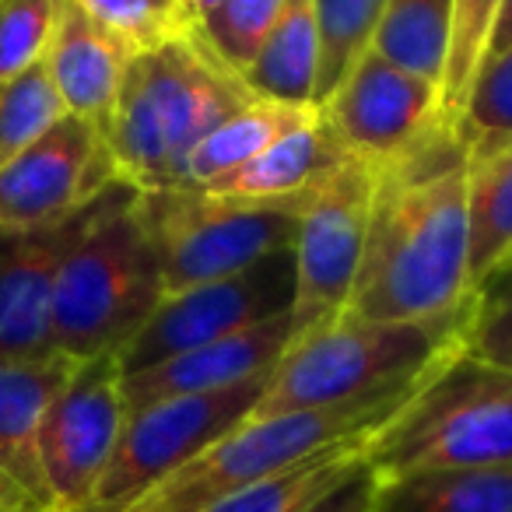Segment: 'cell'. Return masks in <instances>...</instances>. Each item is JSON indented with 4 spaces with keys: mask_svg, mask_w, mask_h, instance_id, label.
<instances>
[{
    "mask_svg": "<svg viewBox=\"0 0 512 512\" xmlns=\"http://www.w3.org/2000/svg\"><path fill=\"white\" fill-rule=\"evenodd\" d=\"M467 155L453 127L379 172L362 267L348 313L358 320H428L470 299Z\"/></svg>",
    "mask_w": 512,
    "mask_h": 512,
    "instance_id": "1",
    "label": "cell"
},
{
    "mask_svg": "<svg viewBox=\"0 0 512 512\" xmlns=\"http://www.w3.org/2000/svg\"><path fill=\"white\" fill-rule=\"evenodd\" d=\"M137 193L127 179L109 183L60 256L53 337L71 362L120 355L165 299L158 256L137 218Z\"/></svg>",
    "mask_w": 512,
    "mask_h": 512,
    "instance_id": "2",
    "label": "cell"
},
{
    "mask_svg": "<svg viewBox=\"0 0 512 512\" xmlns=\"http://www.w3.org/2000/svg\"><path fill=\"white\" fill-rule=\"evenodd\" d=\"M249 99L193 29L137 53L106 127L116 169L137 190L183 186L193 148Z\"/></svg>",
    "mask_w": 512,
    "mask_h": 512,
    "instance_id": "3",
    "label": "cell"
},
{
    "mask_svg": "<svg viewBox=\"0 0 512 512\" xmlns=\"http://www.w3.org/2000/svg\"><path fill=\"white\" fill-rule=\"evenodd\" d=\"M467 316L470 299L428 320H358L341 309L295 337L249 418L334 407L418 383L463 348Z\"/></svg>",
    "mask_w": 512,
    "mask_h": 512,
    "instance_id": "4",
    "label": "cell"
},
{
    "mask_svg": "<svg viewBox=\"0 0 512 512\" xmlns=\"http://www.w3.org/2000/svg\"><path fill=\"white\" fill-rule=\"evenodd\" d=\"M379 481L512 463V369L456 348L365 449Z\"/></svg>",
    "mask_w": 512,
    "mask_h": 512,
    "instance_id": "5",
    "label": "cell"
},
{
    "mask_svg": "<svg viewBox=\"0 0 512 512\" xmlns=\"http://www.w3.org/2000/svg\"><path fill=\"white\" fill-rule=\"evenodd\" d=\"M425 379L362 400H348V404L309 407V411H288L274 418H246L228 435H221L214 446H207L197 460H190L183 470L165 477L158 488H151L127 512H200L225 498L228 491L281 474L309 456H320L344 442L372 439L418 393Z\"/></svg>",
    "mask_w": 512,
    "mask_h": 512,
    "instance_id": "6",
    "label": "cell"
},
{
    "mask_svg": "<svg viewBox=\"0 0 512 512\" xmlns=\"http://www.w3.org/2000/svg\"><path fill=\"white\" fill-rule=\"evenodd\" d=\"M309 193L288 200L221 197L204 186L137 193V218L158 256L165 295L228 278L292 249Z\"/></svg>",
    "mask_w": 512,
    "mask_h": 512,
    "instance_id": "7",
    "label": "cell"
},
{
    "mask_svg": "<svg viewBox=\"0 0 512 512\" xmlns=\"http://www.w3.org/2000/svg\"><path fill=\"white\" fill-rule=\"evenodd\" d=\"M274 372V369H271ZM271 372L214 393H186L127 411L113 460L81 512H127L151 488L197 460L207 446L228 435L260 404Z\"/></svg>",
    "mask_w": 512,
    "mask_h": 512,
    "instance_id": "8",
    "label": "cell"
},
{
    "mask_svg": "<svg viewBox=\"0 0 512 512\" xmlns=\"http://www.w3.org/2000/svg\"><path fill=\"white\" fill-rule=\"evenodd\" d=\"M295 306V246L267 256L228 278L169 292L141 334L120 351L123 376L211 344L218 337L260 327L292 313Z\"/></svg>",
    "mask_w": 512,
    "mask_h": 512,
    "instance_id": "9",
    "label": "cell"
},
{
    "mask_svg": "<svg viewBox=\"0 0 512 512\" xmlns=\"http://www.w3.org/2000/svg\"><path fill=\"white\" fill-rule=\"evenodd\" d=\"M376 190L379 169L351 155L309 190L295 239V334L348 309Z\"/></svg>",
    "mask_w": 512,
    "mask_h": 512,
    "instance_id": "10",
    "label": "cell"
},
{
    "mask_svg": "<svg viewBox=\"0 0 512 512\" xmlns=\"http://www.w3.org/2000/svg\"><path fill=\"white\" fill-rule=\"evenodd\" d=\"M127 421L120 355H95L74 365L53 397L39 435L50 512H81L92 502L116 439Z\"/></svg>",
    "mask_w": 512,
    "mask_h": 512,
    "instance_id": "11",
    "label": "cell"
},
{
    "mask_svg": "<svg viewBox=\"0 0 512 512\" xmlns=\"http://www.w3.org/2000/svg\"><path fill=\"white\" fill-rule=\"evenodd\" d=\"M320 109L344 155L376 165L379 172L411 155L435 130L449 127L442 88L372 50L358 57Z\"/></svg>",
    "mask_w": 512,
    "mask_h": 512,
    "instance_id": "12",
    "label": "cell"
},
{
    "mask_svg": "<svg viewBox=\"0 0 512 512\" xmlns=\"http://www.w3.org/2000/svg\"><path fill=\"white\" fill-rule=\"evenodd\" d=\"M120 169L95 123L67 113L0 169V228L57 225L85 211Z\"/></svg>",
    "mask_w": 512,
    "mask_h": 512,
    "instance_id": "13",
    "label": "cell"
},
{
    "mask_svg": "<svg viewBox=\"0 0 512 512\" xmlns=\"http://www.w3.org/2000/svg\"><path fill=\"white\" fill-rule=\"evenodd\" d=\"M85 211L57 225L0 228V369L60 358L53 337V281Z\"/></svg>",
    "mask_w": 512,
    "mask_h": 512,
    "instance_id": "14",
    "label": "cell"
},
{
    "mask_svg": "<svg viewBox=\"0 0 512 512\" xmlns=\"http://www.w3.org/2000/svg\"><path fill=\"white\" fill-rule=\"evenodd\" d=\"M295 320L292 313L267 320L260 327L239 330V334L218 337L211 344H200L193 351L158 362L151 369L130 372L123 376V400L127 411L158 404L169 397H186V393H214L239 386L246 379H256L271 372L281 362L295 341Z\"/></svg>",
    "mask_w": 512,
    "mask_h": 512,
    "instance_id": "15",
    "label": "cell"
},
{
    "mask_svg": "<svg viewBox=\"0 0 512 512\" xmlns=\"http://www.w3.org/2000/svg\"><path fill=\"white\" fill-rule=\"evenodd\" d=\"M67 113L95 123L106 134L134 53L102 29L78 0H57L53 36L43 57Z\"/></svg>",
    "mask_w": 512,
    "mask_h": 512,
    "instance_id": "16",
    "label": "cell"
},
{
    "mask_svg": "<svg viewBox=\"0 0 512 512\" xmlns=\"http://www.w3.org/2000/svg\"><path fill=\"white\" fill-rule=\"evenodd\" d=\"M71 358H50L32 365H4L0 369V470L32 498L43 512H50V491L43 477L39 435L53 397L64 390L74 372Z\"/></svg>",
    "mask_w": 512,
    "mask_h": 512,
    "instance_id": "17",
    "label": "cell"
},
{
    "mask_svg": "<svg viewBox=\"0 0 512 512\" xmlns=\"http://www.w3.org/2000/svg\"><path fill=\"white\" fill-rule=\"evenodd\" d=\"M344 158L337 137L330 134L323 109L316 106L299 127L271 144L264 155H256L249 165L228 172L225 179L204 186L221 197L242 200H288L309 193L337 162Z\"/></svg>",
    "mask_w": 512,
    "mask_h": 512,
    "instance_id": "18",
    "label": "cell"
},
{
    "mask_svg": "<svg viewBox=\"0 0 512 512\" xmlns=\"http://www.w3.org/2000/svg\"><path fill=\"white\" fill-rule=\"evenodd\" d=\"M239 81L253 99L316 106L320 81V22L316 0H288L285 15L239 71Z\"/></svg>",
    "mask_w": 512,
    "mask_h": 512,
    "instance_id": "19",
    "label": "cell"
},
{
    "mask_svg": "<svg viewBox=\"0 0 512 512\" xmlns=\"http://www.w3.org/2000/svg\"><path fill=\"white\" fill-rule=\"evenodd\" d=\"M372 512H512V463L390 477L379 481Z\"/></svg>",
    "mask_w": 512,
    "mask_h": 512,
    "instance_id": "20",
    "label": "cell"
},
{
    "mask_svg": "<svg viewBox=\"0 0 512 512\" xmlns=\"http://www.w3.org/2000/svg\"><path fill=\"white\" fill-rule=\"evenodd\" d=\"M316 106H288V102L249 99L232 116L218 123L204 141L193 148L186 162L183 186H211L225 179L228 172L249 165L256 155H264L278 137L299 127Z\"/></svg>",
    "mask_w": 512,
    "mask_h": 512,
    "instance_id": "21",
    "label": "cell"
},
{
    "mask_svg": "<svg viewBox=\"0 0 512 512\" xmlns=\"http://www.w3.org/2000/svg\"><path fill=\"white\" fill-rule=\"evenodd\" d=\"M369 442L372 439L344 442V446H334L320 456H309V460L295 463L281 474L246 484L239 491H228L225 498H218L200 512H306L309 505L330 495L337 484H344L362 467Z\"/></svg>",
    "mask_w": 512,
    "mask_h": 512,
    "instance_id": "22",
    "label": "cell"
},
{
    "mask_svg": "<svg viewBox=\"0 0 512 512\" xmlns=\"http://www.w3.org/2000/svg\"><path fill=\"white\" fill-rule=\"evenodd\" d=\"M456 0H386L372 53L442 88Z\"/></svg>",
    "mask_w": 512,
    "mask_h": 512,
    "instance_id": "23",
    "label": "cell"
},
{
    "mask_svg": "<svg viewBox=\"0 0 512 512\" xmlns=\"http://www.w3.org/2000/svg\"><path fill=\"white\" fill-rule=\"evenodd\" d=\"M467 278L470 292L512 260V148L484 165H467Z\"/></svg>",
    "mask_w": 512,
    "mask_h": 512,
    "instance_id": "24",
    "label": "cell"
},
{
    "mask_svg": "<svg viewBox=\"0 0 512 512\" xmlns=\"http://www.w3.org/2000/svg\"><path fill=\"white\" fill-rule=\"evenodd\" d=\"M453 134L467 165H484L512 148V43L484 53L453 116Z\"/></svg>",
    "mask_w": 512,
    "mask_h": 512,
    "instance_id": "25",
    "label": "cell"
},
{
    "mask_svg": "<svg viewBox=\"0 0 512 512\" xmlns=\"http://www.w3.org/2000/svg\"><path fill=\"white\" fill-rule=\"evenodd\" d=\"M386 0H316L320 22V81H316V106L337 92L348 71L372 46Z\"/></svg>",
    "mask_w": 512,
    "mask_h": 512,
    "instance_id": "26",
    "label": "cell"
},
{
    "mask_svg": "<svg viewBox=\"0 0 512 512\" xmlns=\"http://www.w3.org/2000/svg\"><path fill=\"white\" fill-rule=\"evenodd\" d=\"M60 116H67V106L46 64L0 81V169L36 144Z\"/></svg>",
    "mask_w": 512,
    "mask_h": 512,
    "instance_id": "27",
    "label": "cell"
},
{
    "mask_svg": "<svg viewBox=\"0 0 512 512\" xmlns=\"http://www.w3.org/2000/svg\"><path fill=\"white\" fill-rule=\"evenodd\" d=\"M285 8L288 0H221L193 32L239 78V71L256 57Z\"/></svg>",
    "mask_w": 512,
    "mask_h": 512,
    "instance_id": "28",
    "label": "cell"
},
{
    "mask_svg": "<svg viewBox=\"0 0 512 512\" xmlns=\"http://www.w3.org/2000/svg\"><path fill=\"white\" fill-rule=\"evenodd\" d=\"M130 53H148L190 32L183 0H78Z\"/></svg>",
    "mask_w": 512,
    "mask_h": 512,
    "instance_id": "29",
    "label": "cell"
},
{
    "mask_svg": "<svg viewBox=\"0 0 512 512\" xmlns=\"http://www.w3.org/2000/svg\"><path fill=\"white\" fill-rule=\"evenodd\" d=\"M463 351L498 369H512V260L495 267L470 292Z\"/></svg>",
    "mask_w": 512,
    "mask_h": 512,
    "instance_id": "30",
    "label": "cell"
},
{
    "mask_svg": "<svg viewBox=\"0 0 512 512\" xmlns=\"http://www.w3.org/2000/svg\"><path fill=\"white\" fill-rule=\"evenodd\" d=\"M495 15L498 0H456L453 39H449L446 78H442V113H446L449 127H453V116L460 113V102L467 95L477 64L484 60Z\"/></svg>",
    "mask_w": 512,
    "mask_h": 512,
    "instance_id": "31",
    "label": "cell"
},
{
    "mask_svg": "<svg viewBox=\"0 0 512 512\" xmlns=\"http://www.w3.org/2000/svg\"><path fill=\"white\" fill-rule=\"evenodd\" d=\"M57 0H0V81L43 64Z\"/></svg>",
    "mask_w": 512,
    "mask_h": 512,
    "instance_id": "32",
    "label": "cell"
},
{
    "mask_svg": "<svg viewBox=\"0 0 512 512\" xmlns=\"http://www.w3.org/2000/svg\"><path fill=\"white\" fill-rule=\"evenodd\" d=\"M376 488H379V477L372 474L369 460H365L348 481L337 484L330 495H323L306 512H372L376 509Z\"/></svg>",
    "mask_w": 512,
    "mask_h": 512,
    "instance_id": "33",
    "label": "cell"
},
{
    "mask_svg": "<svg viewBox=\"0 0 512 512\" xmlns=\"http://www.w3.org/2000/svg\"><path fill=\"white\" fill-rule=\"evenodd\" d=\"M0 512H43L4 470H0Z\"/></svg>",
    "mask_w": 512,
    "mask_h": 512,
    "instance_id": "34",
    "label": "cell"
},
{
    "mask_svg": "<svg viewBox=\"0 0 512 512\" xmlns=\"http://www.w3.org/2000/svg\"><path fill=\"white\" fill-rule=\"evenodd\" d=\"M509 43H512V0H498V15H495V25H491V39L484 53H495Z\"/></svg>",
    "mask_w": 512,
    "mask_h": 512,
    "instance_id": "35",
    "label": "cell"
},
{
    "mask_svg": "<svg viewBox=\"0 0 512 512\" xmlns=\"http://www.w3.org/2000/svg\"><path fill=\"white\" fill-rule=\"evenodd\" d=\"M221 0H183L186 8V22H190V29H197L200 22H204L207 15H211L214 8H218Z\"/></svg>",
    "mask_w": 512,
    "mask_h": 512,
    "instance_id": "36",
    "label": "cell"
}]
</instances>
